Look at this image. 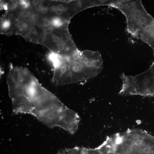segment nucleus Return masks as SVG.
Listing matches in <instances>:
<instances>
[{"label": "nucleus", "mask_w": 154, "mask_h": 154, "mask_svg": "<svg viewBox=\"0 0 154 154\" xmlns=\"http://www.w3.org/2000/svg\"><path fill=\"white\" fill-rule=\"evenodd\" d=\"M7 82L15 112L38 114L46 109L55 96L25 68L11 64Z\"/></svg>", "instance_id": "f257e3e1"}, {"label": "nucleus", "mask_w": 154, "mask_h": 154, "mask_svg": "<svg viewBox=\"0 0 154 154\" xmlns=\"http://www.w3.org/2000/svg\"><path fill=\"white\" fill-rule=\"evenodd\" d=\"M51 61L54 66L52 81L56 86L86 81L98 75L103 68L101 54L97 51H79L71 57L57 55Z\"/></svg>", "instance_id": "f03ea898"}, {"label": "nucleus", "mask_w": 154, "mask_h": 154, "mask_svg": "<svg viewBox=\"0 0 154 154\" xmlns=\"http://www.w3.org/2000/svg\"><path fill=\"white\" fill-rule=\"evenodd\" d=\"M53 25L56 26H59L61 25V22L60 21L57 19L53 20Z\"/></svg>", "instance_id": "7ed1b4c3"}, {"label": "nucleus", "mask_w": 154, "mask_h": 154, "mask_svg": "<svg viewBox=\"0 0 154 154\" xmlns=\"http://www.w3.org/2000/svg\"><path fill=\"white\" fill-rule=\"evenodd\" d=\"M52 40L54 42H57L59 41L60 38L58 36L54 35L52 37Z\"/></svg>", "instance_id": "20e7f679"}, {"label": "nucleus", "mask_w": 154, "mask_h": 154, "mask_svg": "<svg viewBox=\"0 0 154 154\" xmlns=\"http://www.w3.org/2000/svg\"><path fill=\"white\" fill-rule=\"evenodd\" d=\"M44 23L45 26L47 27L50 25V22L48 19H46L44 21Z\"/></svg>", "instance_id": "39448f33"}, {"label": "nucleus", "mask_w": 154, "mask_h": 154, "mask_svg": "<svg viewBox=\"0 0 154 154\" xmlns=\"http://www.w3.org/2000/svg\"><path fill=\"white\" fill-rule=\"evenodd\" d=\"M149 69L154 75V61L152 64L150 66Z\"/></svg>", "instance_id": "423d86ee"}, {"label": "nucleus", "mask_w": 154, "mask_h": 154, "mask_svg": "<svg viewBox=\"0 0 154 154\" xmlns=\"http://www.w3.org/2000/svg\"><path fill=\"white\" fill-rule=\"evenodd\" d=\"M58 9L63 11L64 9V6L61 4H60L58 5L57 6Z\"/></svg>", "instance_id": "0eeeda50"}, {"label": "nucleus", "mask_w": 154, "mask_h": 154, "mask_svg": "<svg viewBox=\"0 0 154 154\" xmlns=\"http://www.w3.org/2000/svg\"><path fill=\"white\" fill-rule=\"evenodd\" d=\"M55 12H56V14L57 15H59L62 14L63 12V11L57 9L56 10Z\"/></svg>", "instance_id": "6e6552de"}, {"label": "nucleus", "mask_w": 154, "mask_h": 154, "mask_svg": "<svg viewBox=\"0 0 154 154\" xmlns=\"http://www.w3.org/2000/svg\"><path fill=\"white\" fill-rule=\"evenodd\" d=\"M9 25V23L8 21H6L3 24V27L5 28H7Z\"/></svg>", "instance_id": "1a4fd4ad"}, {"label": "nucleus", "mask_w": 154, "mask_h": 154, "mask_svg": "<svg viewBox=\"0 0 154 154\" xmlns=\"http://www.w3.org/2000/svg\"><path fill=\"white\" fill-rule=\"evenodd\" d=\"M30 31L31 33H35L36 32V28L34 27H31L30 29Z\"/></svg>", "instance_id": "9d476101"}, {"label": "nucleus", "mask_w": 154, "mask_h": 154, "mask_svg": "<svg viewBox=\"0 0 154 154\" xmlns=\"http://www.w3.org/2000/svg\"><path fill=\"white\" fill-rule=\"evenodd\" d=\"M39 3V1L38 0H34L33 1V4L35 5H38Z\"/></svg>", "instance_id": "9b49d317"}, {"label": "nucleus", "mask_w": 154, "mask_h": 154, "mask_svg": "<svg viewBox=\"0 0 154 154\" xmlns=\"http://www.w3.org/2000/svg\"><path fill=\"white\" fill-rule=\"evenodd\" d=\"M12 3L14 5H16L18 3V2L17 0H13L11 1Z\"/></svg>", "instance_id": "f8f14e48"}, {"label": "nucleus", "mask_w": 154, "mask_h": 154, "mask_svg": "<svg viewBox=\"0 0 154 154\" xmlns=\"http://www.w3.org/2000/svg\"><path fill=\"white\" fill-rule=\"evenodd\" d=\"M13 17V15L11 14H10L8 16V19L9 20H11Z\"/></svg>", "instance_id": "ddd939ff"}, {"label": "nucleus", "mask_w": 154, "mask_h": 154, "mask_svg": "<svg viewBox=\"0 0 154 154\" xmlns=\"http://www.w3.org/2000/svg\"><path fill=\"white\" fill-rule=\"evenodd\" d=\"M23 26L24 27H26V26H27L26 24L25 23L23 24Z\"/></svg>", "instance_id": "4468645a"}]
</instances>
